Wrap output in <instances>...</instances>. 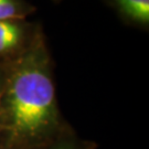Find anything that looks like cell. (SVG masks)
<instances>
[{
    "label": "cell",
    "mask_w": 149,
    "mask_h": 149,
    "mask_svg": "<svg viewBox=\"0 0 149 149\" xmlns=\"http://www.w3.org/2000/svg\"><path fill=\"white\" fill-rule=\"evenodd\" d=\"M96 144L81 138L73 127L70 126L50 141L37 149H96Z\"/></svg>",
    "instance_id": "4"
},
{
    "label": "cell",
    "mask_w": 149,
    "mask_h": 149,
    "mask_svg": "<svg viewBox=\"0 0 149 149\" xmlns=\"http://www.w3.org/2000/svg\"><path fill=\"white\" fill-rule=\"evenodd\" d=\"M0 149H17L15 147H12L11 145H9L6 140L0 137Z\"/></svg>",
    "instance_id": "7"
},
{
    "label": "cell",
    "mask_w": 149,
    "mask_h": 149,
    "mask_svg": "<svg viewBox=\"0 0 149 149\" xmlns=\"http://www.w3.org/2000/svg\"><path fill=\"white\" fill-rule=\"evenodd\" d=\"M34 9L24 0H0V20H26Z\"/></svg>",
    "instance_id": "5"
},
{
    "label": "cell",
    "mask_w": 149,
    "mask_h": 149,
    "mask_svg": "<svg viewBox=\"0 0 149 149\" xmlns=\"http://www.w3.org/2000/svg\"><path fill=\"white\" fill-rule=\"evenodd\" d=\"M128 26L147 30L149 27V0H105Z\"/></svg>",
    "instance_id": "3"
},
{
    "label": "cell",
    "mask_w": 149,
    "mask_h": 149,
    "mask_svg": "<svg viewBox=\"0 0 149 149\" xmlns=\"http://www.w3.org/2000/svg\"><path fill=\"white\" fill-rule=\"evenodd\" d=\"M3 84H5V66L2 63H0V100H1V95H2Z\"/></svg>",
    "instance_id": "6"
},
{
    "label": "cell",
    "mask_w": 149,
    "mask_h": 149,
    "mask_svg": "<svg viewBox=\"0 0 149 149\" xmlns=\"http://www.w3.org/2000/svg\"><path fill=\"white\" fill-rule=\"evenodd\" d=\"M54 2H59V1H61V0H53Z\"/></svg>",
    "instance_id": "9"
},
{
    "label": "cell",
    "mask_w": 149,
    "mask_h": 149,
    "mask_svg": "<svg viewBox=\"0 0 149 149\" xmlns=\"http://www.w3.org/2000/svg\"><path fill=\"white\" fill-rule=\"evenodd\" d=\"M2 64L1 138L17 149H37L71 126L60 109L52 56L42 29L20 55Z\"/></svg>",
    "instance_id": "1"
},
{
    "label": "cell",
    "mask_w": 149,
    "mask_h": 149,
    "mask_svg": "<svg viewBox=\"0 0 149 149\" xmlns=\"http://www.w3.org/2000/svg\"><path fill=\"white\" fill-rule=\"evenodd\" d=\"M1 134H2V127H1V124H0V137H1Z\"/></svg>",
    "instance_id": "8"
},
{
    "label": "cell",
    "mask_w": 149,
    "mask_h": 149,
    "mask_svg": "<svg viewBox=\"0 0 149 149\" xmlns=\"http://www.w3.org/2000/svg\"><path fill=\"white\" fill-rule=\"evenodd\" d=\"M41 29L39 23L27 20H0V63L20 55Z\"/></svg>",
    "instance_id": "2"
}]
</instances>
